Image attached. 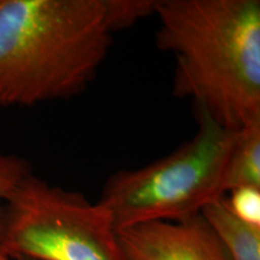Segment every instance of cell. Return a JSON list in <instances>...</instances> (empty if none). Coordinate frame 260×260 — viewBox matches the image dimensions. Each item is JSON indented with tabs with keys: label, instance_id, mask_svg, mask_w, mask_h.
<instances>
[{
	"label": "cell",
	"instance_id": "cell-4",
	"mask_svg": "<svg viewBox=\"0 0 260 260\" xmlns=\"http://www.w3.org/2000/svg\"><path fill=\"white\" fill-rule=\"evenodd\" d=\"M0 251L17 260H126L99 204L32 172L4 205Z\"/></svg>",
	"mask_w": 260,
	"mask_h": 260
},
{
	"label": "cell",
	"instance_id": "cell-10",
	"mask_svg": "<svg viewBox=\"0 0 260 260\" xmlns=\"http://www.w3.org/2000/svg\"><path fill=\"white\" fill-rule=\"evenodd\" d=\"M228 209L236 218L249 225L260 226V189L236 188L224 195Z\"/></svg>",
	"mask_w": 260,
	"mask_h": 260
},
{
	"label": "cell",
	"instance_id": "cell-6",
	"mask_svg": "<svg viewBox=\"0 0 260 260\" xmlns=\"http://www.w3.org/2000/svg\"><path fill=\"white\" fill-rule=\"evenodd\" d=\"M232 260H260V226L249 225L228 209L224 197L201 211Z\"/></svg>",
	"mask_w": 260,
	"mask_h": 260
},
{
	"label": "cell",
	"instance_id": "cell-8",
	"mask_svg": "<svg viewBox=\"0 0 260 260\" xmlns=\"http://www.w3.org/2000/svg\"><path fill=\"white\" fill-rule=\"evenodd\" d=\"M106 18L112 34L129 28L140 19L154 15L155 0H104Z\"/></svg>",
	"mask_w": 260,
	"mask_h": 260
},
{
	"label": "cell",
	"instance_id": "cell-1",
	"mask_svg": "<svg viewBox=\"0 0 260 260\" xmlns=\"http://www.w3.org/2000/svg\"><path fill=\"white\" fill-rule=\"evenodd\" d=\"M154 15L175 95L234 132L260 122L259 0H155Z\"/></svg>",
	"mask_w": 260,
	"mask_h": 260
},
{
	"label": "cell",
	"instance_id": "cell-2",
	"mask_svg": "<svg viewBox=\"0 0 260 260\" xmlns=\"http://www.w3.org/2000/svg\"><path fill=\"white\" fill-rule=\"evenodd\" d=\"M111 42L104 0H0V106L79 95Z\"/></svg>",
	"mask_w": 260,
	"mask_h": 260
},
{
	"label": "cell",
	"instance_id": "cell-3",
	"mask_svg": "<svg viewBox=\"0 0 260 260\" xmlns=\"http://www.w3.org/2000/svg\"><path fill=\"white\" fill-rule=\"evenodd\" d=\"M198 132L167 157L118 170L96 201L116 232L148 222H178L201 213L225 195V170L236 133L195 109Z\"/></svg>",
	"mask_w": 260,
	"mask_h": 260
},
{
	"label": "cell",
	"instance_id": "cell-5",
	"mask_svg": "<svg viewBox=\"0 0 260 260\" xmlns=\"http://www.w3.org/2000/svg\"><path fill=\"white\" fill-rule=\"evenodd\" d=\"M117 237L126 260H232L201 213L124 228Z\"/></svg>",
	"mask_w": 260,
	"mask_h": 260
},
{
	"label": "cell",
	"instance_id": "cell-11",
	"mask_svg": "<svg viewBox=\"0 0 260 260\" xmlns=\"http://www.w3.org/2000/svg\"><path fill=\"white\" fill-rule=\"evenodd\" d=\"M0 260H17V259L11 258V256H9L8 254H5V253L3 252V251H0Z\"/></svg>",
	"mask_w": 260,
	"mask_h": 260
},
{
	"label": "cell",
	"instance_id": "cell-9",
	"mask_svg": "<svg viewBox=\"0 0 260 260\" xmlns=\"http://www.w3.org/2000/svg\"><path fill=\"white\" fill-rule=\"evenodd\" d=\"M29 174L31 167L24 158L0 151V226L5 203Z\"/></svg>",
	"mask_w": 260,
	"mask_h": 260
},
{
	"label": "cell",
	"instance_id": "cell-7",
	"mask_svg": "<svg viewBox=\"0 0 260 260\" xmlns=\"http://www.w3.org/2000/svg\"><path fill=\"white\" fill-rule=\"evenodd\" d=\"M260 189V122L237 130L225 170V194L236 188Z\"/></svg>",
	"mask_w": 260,
	"mask_h": 260
}]
</instances>
